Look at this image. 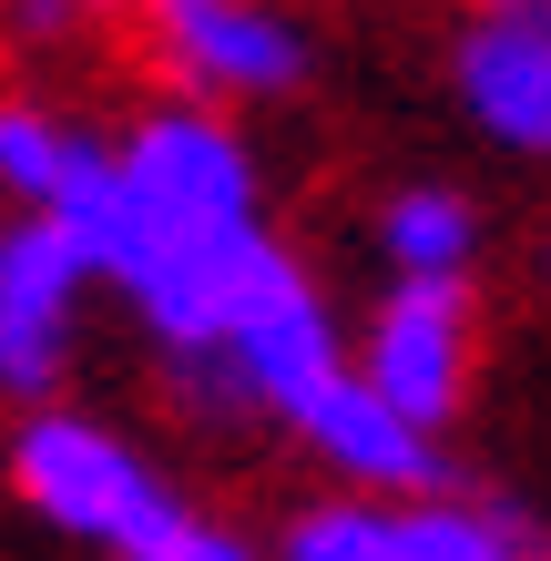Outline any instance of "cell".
Segmentation results:
<instances>
[{"instance_id":"1","label":"cell","mask_w":551,"mask_h":561,"mask_svg":"<svg viewBox=\"0 0 551 561\" xmlns=\"http://www.w3.org/2000/svg\"><path fill=\"white\" fill-rule=\"evenodd\" d=\"M255 225H266V163H255V144L236 134V113L174 92V103H153L113 134V215L82 236V255L123 296L144 266L225 245V236H255Z\"/></svg>"},{"instance_id":"2","label":"cell","mask_w":551,"mask_h":561,"mask_svg":"<svg viewBox=\"0 0 551 561\" xmlns=\"http://www.w3.org/2000/svg\"><path fill=\"white\" fill-rule=\"evenodd\" d=\"M11 490L61 541H92L113 561H174L205 531V511H194L123 428L82 419V409H31L11 428Z\"/></svg>"},{"instance_id":"3","label":"cell","mask_w":551,"mask_h":561,"mask_svg":"<svg viewBox=\"0 0 551 561\" xmlns=\"http://www.w3.org/2000/svg\"><path fill=\"white\" fill-rule=\"evenodd\" d=\"M276 561H541V531L510 501H470V490H418V501H337L286 511Z\"/></svg>"},{"instance_id":"4","label":"cell","mask_w":551,"mask_h":561,"mask_svg":"<svg viewBox=\"0 0 551 561\" xmlns=\"http://www.w3.org/2000/svg\"><path fill=\"white\" fill-rule=\"evenodd\" d=\"M134 11L184 103L245 113V103H297L317 82L307 21H286L276 0H134Z\"/></svg>"},{"instance_id":"5","label":"cell","mask_w":551,"mask_h":561,"mask_svg":"<svg viewBox=\"0 0 551 561\" xmlns=\"http://www.w3.org/2000/svg\"><path fill=\"white\" fill-rule=\"evenodd\" d=\"M470 368H480V296H470V276H388L368 327H358V378L399 419H418L429 439H449L460 409H470Z\"/></svg>"},{"instance_id":"6","label":"cell","mask_w":551,"mask_h":561,"mask_svg":"<svg viewBox=\"0 0 551 561\" xmlns=\"http://www.w3.org/2000/svg\"><path fill=\"white\" fill-rule=\"evenodd\" d=\"M92 286H103L92 255L61 236L51 215H11L0 225V399H21V419L61 399Z\"/></svg>"},{"instance_id":"7","label":"cell","mask_w":551,"mask_h":561,"mask_svg":"<svg viewBox=\"0 0 551 561\" xmlns=\"http://www.w3.org/2000/svg\"><path fill=\"white\" fill-rule=\"evenodd\" d=\"M449 103L501 153L551 163V0H470L449 31Z\"/></svg>"},{"instance_id":"8","label":"cell","mask_w":551,"mask_h":561,"mask_svg":"<svg viewBox=\"0 0 551 561\" xmlns=\"http://www.w3.org/2000/svg\"><path fill=\"white\" fill-rule=\"evenodd\" d=\"M297 439H307L317 470H337L347 490H368V501H418V490H449V449H439L418 419H399L358 368H347L328 399L297 419Z\"/></svg>"},{"instance_id":"9","label":"cell","mask_w":551,"mask_h":561,"mask_svg":"<svg viewBox=\"0 0 551 561\" xmlns=\"http://www.w3.org/2000/svg\"><path fill=\"white\" fill-rule=\"evenodd\" d=\"M368 245L388 276H470L480 266V205L460 184H399V194H378Z\"/></svg>"},{"instance_id":"10","label":"cell","mask_w":551,"mask_h":561,"mask_svg":"<svg viewBox=\"0 0 551 561\" xmlns=\"http://www.w3.org/2000/svg\"><path fill=\"white\" fill-rule=\"evenodd\" d=\"M92 144V123H61L42 103H0V194H11L21 215H51L61 184H72V163Z\"/></svg>"},{"instance_id":"11","label":"cell","mask_w":551,"mask_h":561,"mask_svg":"<svg viewBox=\"0 0 551 561\" xmlns=\"http://www.w3.org/2000/svg\"><path fill=\"white\" fill-rule=\"evenodd\" d=\"M174 561H276V551H255L245 531H225V520H205V531H194V541H184Z\"/></svg>"},{"instance_id":"12","label":"cell","mask_w":551,"mask_h":561,"mask_svg":"<svg viewBox=\"0 0 551 561\" xmlns=\"http://www.w3.org/2000/svg\"><path fill=\"white\" fill-rule=\"evenodd\" d=\"M82 11H134V0H82Z\"/></svg>"}]
</instances>
